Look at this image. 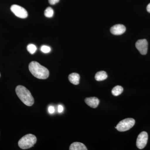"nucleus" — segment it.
I'll return each instance as SVG.
<instances>
[{
    "label": "nucleus",
    "instance_id": "obj_1",
    "mask_svg": "<svg viewBox=\"0 0 150 150\" xmlns=\"http://www.w3.org/2000/svg\"><path fill=\"white\" fill-rule=\"evenodd\" d=\"M29 70L31 74L37 79H46L49 76V72L48 69L38 62H30L29 65Z\"/></svg>",
    "mask_w": 150,
    "mask_h": 150
},
{
    "label": "nucleus",
    "instance_id": "obj_2",
    "mask_svg": "<svg viewBox=\"0 0 150 150\" xmlns=\"http://www.w3.org/2000/svg\"><path fill=\"white\" fill-rule=\"evenodd\" d=\"M16 92L22 102L27 106H32L34 103V98L30 92L25 87L18 86L16 88Z\"/></svg>",
    "mask_w": 150,
    "mask_h": 150
},
{
    "label": "nucleus",
    "instance_id": "obj_3",
    "mask_svg": "<svg viewBox=\"0 0 150 150\" xmlns=\"http://www.w3.org/2000/svg\"><path fill=\"white\" fill-rule=\"evenodd\" d=\"M36 137L32 134L25 135L18 141L19 147L22 149H27L32 147L36 143Z\"/></svg>",
    "mask_w": 150,
    "mask_h": 150
},
{
    "label": "nucleus",
    "instance_id": "obj_4",
    "mask_svg": "<svg viewBox=\"0 0 150 150\" xmlns=\"http://www.w3.org/2000/svg\"><path fill=\"white\" fill-rule=\"evenodd\" d=\"M135 124V121L134 118H127L119 122L115 128L120 132H124L131 129Z\"/></svg>",
    "mask_w": 150,
    "mask_h": 150
},
{
    "label": "nucleus",
    "instance_id": "obj_5",
    "mask_svg": "<svg viewBox=\"0 0 150 150\" xmlns=\"http://www.w3.org/2000/svg\"><path fill=\"white\" fill-rule=\"evenodd\" d=\"M11 11L18 17L25 18L28 17L27 11L22 7L17 5H13L11 6Z\"/></svg>",
    "mask_w": 150,
    "mask_h": 150
},
{
    "label": "nucleus",
    "instance_id": "obj_6",
    "mask_svg": "<svg viewBox=\"0 0 150 150\" xmlns=\"http://www.w3.org/2000/svg\"><path fill=\"white\" fill-rule=\"evenodd\" d=\"M148 135L146 131H143L140 133L137 137V146L138 149H142L146 146L147 144Z\"/></svg>",
    "mask_w": 150,
    "mask_h": 150
},
{
    "label": "nucleus",
    "instance_id": "obj_7",
    "mask_svg": "<svg viewBox=\"0 0 150 150\" xmlns=\"http://www.w3.org/2000/svg\"><path fill=\"white\" fill-rule=\"evenodd\" d=\"M136 47L139 51L140 54L145 55L148 51V43L146 39H141L138 40L136 43Z\"/></svg>",
    "mask_w": 150,
    "mask_h": 150
},
{
    "label": "nucleus",
    "instance_id": "obj_8",
    "mask_svg": "<svg viewBox=\"0 0 150 150\" xmlns=\"http://www.w3.org/2000/svg\"><path fill=\"white\" fill-rule=\"evenodd\" d=\"M126 30V28L122 24H116L110 28V32L113 35H120L123 34Z\"/></svg>",
    "mask_w": 150,
    "mask_h": 150
},
{
    "label": "nucleus",
    "instance_id": "obj_9",
    "mask_svg": "<svg viewBox=\"0 0 150 150\" xmlns=\"http://www.w3.org/2000/svg\"><path fill=\"white\" fill-rule=\"evenodd\" d=\"M85 102L90 107L95 108L98 106L100 100L97 98L92 97L86 98L85 99Z\"/></svg>",
    "mask_w": 150,
    "mask_h": 150
},
{
    "label": "nucleus",
    "instance_id": "obj_10",
    "mask_svg": "<svg viewBox=\"0 0 150 150\" xmlns=\"http://www.w3.org/2000/svg\"><path fill=\"white\" fill-rule=\"evenodd\" d=\"M70 150H87L85 145L80 142H74L71 145Z\"/></svg>",
    "mask_w": 150,
    "mask_h": 150
},
{
    "label": "nucleus",
    "instance_id": "obj_11",
    "mask_svg": "<svg viewBox=\"0 0 150 150\" xmlns=\"http://www.w3.org/2000/svg\"><path fill=\"white\" fill-rule=\"evenodd\" d=\"M80 79V77L79 75L77 73H72L69 76V80L70 82L75 85L79 84Z\"/></svg>",
    "mask_w": 150,
    "mask_h": 150
},
{
    "label": "nucleus",
    "instance_id": "obj_12",
    "mask_svg": "<svg viewBox=\"0 0 150 150\" xmlns=\"http://www.w3.org/2000/svg\"><path fill=\"white\" fill-rule=\"evenodd\" d=\"M107 77V73L104 71H100L98 72L95 76V79L98 81L104 80L106 79Z\"/></svg>",
    "mask_w": 150,
    "mask_h": 150
},
{
    "label": "nucleus",
    "instance_id": "obj_13",
    "mask_svg": "<svg viewBox=\"0 0 150 150\" xmlns=\"http://www.w3.org/2000/svg\"><path fill=\"white\" fill-rule=\"evenodd\" d=\"M123 91V88L121 86H115L112 89L111 92L112 94L114 96H118L122 93Z\"/></svg>",
    "mask_w": 150,
    "mask_h": 150
},
{
    "label": "nucleus",
    "instance_id": "obj_14",
    "mask_svg": "<svg viewBox=\"0 0 150 150\" xmlns=\"http://www.w3.org/2000/svg\"><path fill=\"white\" fill-rule=\"evenodd\" d=\"M54 11L53 9L48 7L44 11V15L47 18H51L54 16Z\"/></svg>",
    "mask_w": 150,
    "mask_h": 150
},
{
    "label": "nucleus",
    "instance_id": "obj_15",
    "mask_svg": "<svg viewBox=\"0 0 150 150\" xmlns=\"http://www.w3.org/2000/svg\"><path fill=\"white\" fill-rule=\"evenodd\" d=\"M27 49L30 54H33L37 50V47L34 44H30L27 46Z\"/></svg>",
    "mask_w": 150,
    "mask_h": 150
},
{
    "label": "nucleus",
    "instance_id": "obj_16",
    "mask_svg": "<svg viewBox=\"0 0 150 150\" xmlns=\"http://www.w3.org/2000/svg\"><path fill=\"white\" fill-rule=\"evenodd\" d=\"M40 50L43 53H45V54H47V53H49L51 51V48L49 46H41L40 48Z\"/></svg>",
    "mask_w": 150,
    "mask_h": 150
},
{
    "label": "nucleus",
    "instance_id": "obj_17",
    "mask_svg": "<svg viewBox=\"0 0 150 150\" xmlns=\"http://www.w3.org/2000/svg\"><path fill=\"white\" fill-rule=\"evenodd\" d=\"M48 112H49V113H51V114L54 113V111H55V109H54V106H49V108H48Z\"/></svg>",
    "mask_w": 150,
    "mask_h": 150
},
{
    "label": "nucleus",
    "instance_id": "obj_18",
    "mask_svg": "<svg viewBox=\"0 0 150 150\" xmlns=\"http://www.w3.org/2000/svg\"><path fill=\"white\" fill-rule=\"evenodd\" d=\"M60 0H48L49 4L51 5H55L59 3Z\"/></svg>",
    "mask_w": 150,
    "mask_h": 150
},
{
    "label": "nucleus",
    "instance_id": "obj_19",
    "mask_svg": "<svg viewBox=\"0 0 150 150\" xmlns=\"http://www.w3.org/2000/svg\"><path fill=\"white\" fill-rule=\"evenodd\" d=\"M63 110H64V107L62 105H60L58 106V112H63Z\"/></svg>",
    "mask_w": 150,
    "mask_h": 150
},
{
    "label": "nucleus",
    "instance_id": "obj_20",
    "mask_svg": "<svg viewBox=\"0 0 150 150\" xmlns=\"http://www.w3.org/2000/svg\"><path fill=\"white\" fill-rule=\"evenodd\" d=\"M146 9L148 12L150 13V3L148 4L147 6Z\"/></svg>",
    "mask_w": 150,
    "mask_h": 150
},
{
    "label": "nucleus",
    "instance_id": "obj_21",
    "mask_svg": "<svg viewBox=\"0 0 150 150\" xmlns=\"http://www.w3.org/2000/svg\"><path fill=\"white\" fill-rule=\"evenodd\" d=\"M0 77H1V74H0Z\"/></svg>",
    "mask_w": 150,
    "mask_h": 150
}]
</instances>
